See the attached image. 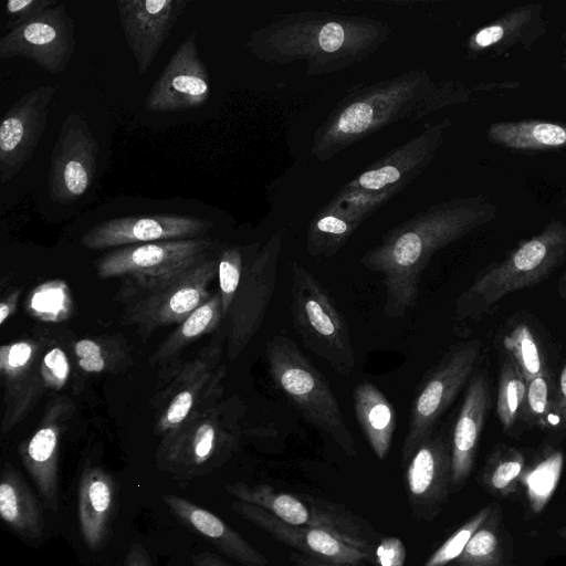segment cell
Wrapping results in <instances>:
<instances>
[{
	"label": "cell",
	"instance_id": "f1b7e54d",
	"mask_svg": "<svg viewBox=\"0 0 566 566\" xmlns=\"http://www.w3.org/2000/svg\"><path fill=\"white\" fill-rule=\"evenodd\" d=\"M489 139L513 150H553L566 147V124L527 119L496 122L488 129Z\"/></svg>",
	"mask_w": 566,
	"mask_h": 566
},
{
	"label": "cell",
	"instance_id": "d6a6232c",
	"mask_svg": "<svg viewBox=\"0 0 566 566\" xmlns=\"http://www.w3.org/2000/svg\"><path fill=\"white\" fill-rule=\"evenodd\" d=\"M24 305L30 316L43 323H62L74 312L71 290L61 279L36 285L28 294Z\"/></svg>",
	"mask_w": 566,
	"mask_h": 566
},
{
	"label": "cell",
	"instance_id": "6da1fadb",
	"mask_svg": "<svg viewBox=\"0 0 566 566\" xmlns=\"http://www.w3.org/2000/svg\"><path fill=\"white\" fill-rule=\"evenodd\" d=\"M496 214L497 207L483 198L457 199L395 229L366 252L361 264L382 276L384 314L403 316L417 302L421 275L432 255Z\"/></svg>",
	"mask_w": 566,
	"mask_h": 566
},
{
	"label": "cell",
	"instance_id": "603a6c76",
	"mask_svg": "<svg viewBox=\"0 0 566 566\" xmlns=\"http://www.w3.org/2000/svg\"><path fill=\"white\" fill-rule=\"evenodd\" d=\"M543 9L541 3H528L505 12L470 36L469 52L501 55L515 46L528 50L546 31Z\"/></svg>",
	"mask_w": 566,
	"mask_h": 566
},
{
	"label": "cell",
	"instance_id": "5bb4252c",
	"mask_svg": "<svg viewBox=\"0 0 566 566\" xmlns=\"http://www.w3.org/2000/svg\"><path fill=\"white\" fill-rule=\"evenodd\" d=\"M75 412L74 402L64 395L52 397L34 432L19 447L22 463L31 476L42 505L59 507V452L67 422Z\"/></svg>",
	"mask_w": 566,
	"mask_h": 566
},
{
	"label": "cell",
	"instance_id": "ffe728a7",
	"mask_svg": "<svg viewBox=\"0 0 566 566\" xmlns=\"http://www.w3.org/2000/svg\"><path fill=\"white\" fill-rule=\"evenodd\" d=\"M186 0H117V12L138 73L145 74L188 6Z\"/></svg>",
	"mask_w": 566,
	"mask_h": 566
},
{
	"label": "cell",
	"instance_id": "7bdbcfd3",
	"mask_svg": "<svg viewBox=\"0 0 566 566\" xmlns=\"http://www.w3.org/2000/svg\"><path fill=\"white\" fill-rule=\"evenodd\" d=\"M345 40V31L338 22H327L319 30L317 42L319 48L327 53H334L340 49Z\"/></svg>",
	"mask_w": 566,
	"mask_h": 566
},
{
	"label": "cell",
	"instance_id": "ac0fdd59",
	"mask_svg": "<svg viewBox=\"0 0 566 566\" xmlns=\"http://www.w3.org/2000/svg\"><path fill=\"white\" fill-rule=\"evenodd\" d=\"M406 485L416 518L433 521L451 492V439L434 431L407 462Z\"/></svg>",
	"mask_w": 566,
	"mask_h": 566
},
{
	"label": "cell",
	"instance_id": "f6af8a7d",
	"mask_svg": "<svg viewBox=\"0 0 566 566\" xmlns=\"http://www.w3.org/2000/svg\"><path fill=\"white\" fill-rule=\"evenodd\" d=\"M123 566H151L146 549L138 543L133 544L129 548Z\"/></svg>",
	"mask_w": 566,
	"mask_h": 566
},
{
	"label": "cell",
	"instance_id": "4fadbf2b",
	"mask_svg": "<svg viewBox=\"0 0 566 566\" xmlns=\"http://www.w3.org/2000/svg\"><path fill=\"white\" fill-rule=\"evenodd\" d=\"M212 247L202 237L120 247L96 261V273L104 280L164 276L208 258Z\"/></svg>",
	"mask_w": 566,
	"mask_h": 566
},
{
	"label": "cell",
	"instance_id": "d590c367",
	"mask_svg": "<svg viewBox=\"0 0 566 566\" xmlns=\"http://www.w3.org/2000/svg\"><path fill=\"white\" fill-rule=\"evenodd\" d=\"M503 345L522 371L526 382L547 369L533 332L526 324H517L503 338Z\"/></svg>",
	"mask_w": 566,
	"mask_h": 566
},
{
	"label": "cell",
	"instance_id": "9c48e42d",
	"mask_svg": "<svg viewBox=\"0 0 566 566\" xmlns=\"http://www.w3.org/2000/svg\"><path fill=\"white\" fill-rule=\"evenodd\" d=\"M224 489L237 500L256 505L285 523L326 530L361 549L375 552L367 538V524L343 505L310 495L275 491L266 484L235 482Z\"/></svg>",
	"mask_w": 566,
	"mask_h": 566
},
{
	"label": "cell",
	"instance_id": "44dd1931",
	"mask_svg": "<svg viewBox=\"0 0 566 566\" xmlns=\"http://www.w3.org/2000/svg\"><path fill=\"white\" fill-rule=\"evenodd\" d=\"M490 387L483 371L474 374L459 410L451 436V489L468 480L475 460L480 436L490 406Z\"/></svg>",
	"mask_w": 566,
	"mask_h": 566
},
{
	"label": "cell",
	"instance_id": "8d00e7d4",
	"mask_svg": "<svg viewBox=\"0 0 566 566\" xmlns=\"http://www.w3.org/2000/svg\"><path fill=\"white\" fill-rule=\"evenodd\" d=\"M495 503L483 506L473 516H471L463 525L451 534L423 563L422 566H448L455 560L465 546L489 518L494 509Z\"/></svg>",
	"mask_w": 566,
	"mask_h": 566
},
{
	"label": "cell",
	"instance_id": "681fc988",
	"mask_svg": "<svg viewBox=\"0 0 566 566\" xmlns=\"http://www.w3.org/2000/svg\"><path fill=\"white\" fill-rule=\"evenodd\" d=\"M556 534L564 541H566V526L556 530Z\"/></svg>",
	"mask_w": 566,
	"mask_h": 566
},
{
	"label": "cell",
	"instance_id": "4dcf8cb0",
	"mask_svg": "<svg viewBox=\"0 0 566 566\" xmlns=\"http://www.w3.org/2000/svg\"><path fill=\"white\" fill-rule=\"evenodd\" d=\"M525 469L522 450L497 444L488 457L480 474V482L493 496L507 499L517 494Z\"/></svg>",
	"mask_w": 566,
	"mask_h": 566
},
{
	"label": "cell",
	"instance_id": "836d02e7",
	"mask_svg": "<svg viewBox=\"0 0 566 566\" xmlns=\"http://www.w3.org/2000/svg\"><path fill=\"white\" fill-rule=\"evenodd\" d=\"M527 382L509 355L503 360L499 376L496 413L504 431L511 430L523 416Z\"/></svg>",
	"mask_w": 566,
	"mask_h": 566
},
{
	"label": "cell",
	"instance_id": "b9f144b4",
	"mask_svg": "<svg viewBox=\"0 0 566 566\" xmlns=\"http://www.w3.org/2000/svg\"><path fill=\"white\" fill-rule=\"evenodd\" d=\"M551 429L566 434V360L562 367L558 382L555 386Z\"/></svg>",
	"mask_w": 566,
	"mask_h": 566
},
{
	"label": "cell",
	"instance_id": "3957f363",
	"mask_svg": "<svg viewBox=\"0 0 566 566\" xmlns=\"http://www.w3.org/2000/svg\"><path fill=\"white\" fill-rule=\"evenodd\" d=\"M565 258L566 222L552 220L472 282L455 302V323L481 318L509 294L545 280Z\"/></svg>",
	"mask_w": 566,
	"mask_h": 566
},
{
	"label": "cell",
	"instance_id": "83f0119b",
	"mask_svg": "<svg viewBox=\"0 0 566 566\" xmlns=\"http://www.w3.org/2000/svg\"><path fill=\"white\" fill-rule=\"evenodd\" d=\"M357 421L374 453L384 460L396 430L395 409L370 381L359 382L353 392Z\"/></svg>",
	"mask_w": 566,
	"mask_h": 566
},
{
	"label": "cell",
	"instance_id": "1f68e13d",
	"mask_svg": "<svg viewBox=\"0 0 566 566\" xmlns=\"http://www.w3.org/2000/svg\"><path fill=\"white\" fill-rule=\"evenodd\" d=\"M76 367L85 374L115 373L130 360V349L117 336L81 338L74 343Z\"/></svg>",
	"mask_w": 566,
	"mask_h": 566
},
{
	"label": "cell",
	"instance_id": "52a82bcc",
	"mask_svg": "<svg viewBox=\"0 0 566 566\" xmlns=\"http://www.w3.org/2000/svg\"><path fill=\"white\" fill-rule=\"evenodd\" d=\"M226 333L218 335L196 357L180 365L151 400L154 430L164 438L197 410L219 401L223 395L226 366L221 363Z\"/></svg>",
	"mask_w": 566,
	"mask_h": 566
},
{
	"label": "cell",
	"instance_id": "e0dca14e",
	"mask_svg": "<svg viewBox=\"0 0 566 566\" xmlns=\"http://www.w3.org/2000/svg\"><path fill=\"white\" fill-rule=\"evenodd\" d=\"M210 77L199 56L197 32L180 43L149 91L145 107L151 112H179L201 107L210 97Z\"/></svg>",
	"mask_w": 566,
	"mask_h": 566
},
{
	"label": "cell",
	"instance_id": "f907efd6",
	"mask_svg": "<svg viewBox=\"0 0 566 566\" xmlns=\"http://www.w3.org/2000/svg\"><path fill=\"white\" fill-rule=\"evenodd\" d=\"M564 38H565V60H564V64L566 65V31H565Z\"/></svg>",
	"mask_w": 566,
	"mask_h": 566
},
{
	"label": "cell",
	"instance_id": "8fae6325",
	"mask_svg": "<svg viewBox=\"0 0 566 566\" xmlns=\"http://www.w3.org/2000/svg\"><path fill=\"white\" fill-rule=\"evenodd\" d=\"M74 50V21L64 3L48 9L0 39V59H28L53 75L65 71Z\"/></svg>",
	"mask_w": 566,
	"mask_h": 566
},
{
	"label": "cell",
	"instance_id": "ee69618b",
	"mask_svg": "<svg viewBox=\"0 0 566 566\" xmlns=\"http://www.w3.org/2000/svg\"><path fill=\"white\" fill-rule=\"evenodd\" d=\"M21 289L10 291L0 302V325H3L17 311Z\"/></svg>",
	"mask_w": 566,
	"mask_h": 566
},
{
	"label": "cell",
	"instance_id": "277c9868",
	"mask_svg": "<svg viewBox=\"0 0 566 566\" xmlns=\"http://www.w3.org/2000/svg\"><path fill=\"white\" fill-rule=\"evenodd\" d=\"M218 259L206 258L181 271L158 277H123L115 298L125 305L123 324L137 326L140 335L182 323L213 294Z\"/></svg>",
	"mask_w": 566,
	"mask_h": 566
},
{
	"label": "cell",
	"instance_id": "5b68a950",
	"mask_svg": "<svg viewBox=\"0 0 566 566\" xmlns=\"http://www.w3.org/2000/svg\"><path fill=\"white\" fill-rule=\"evenodd\" d=\"M265 353L271 379L304 419L331 437L347 455H356L354 438L334 392L297 344L275 335L268 342Z\"/></svg>",
	"mask_w": 566,
	"mask_h": 566
},
{
	"label": "cell",
	"instance_id": "2e32d148",
	"mask_svg": "<svg viewBox=\"0 0 566 566\" xmlns=\"http://www.w3.org/2000/svg\"><path fill=\"white\" fill-rule=\"evenodd\" d=\"M59 85L33 88L20 97L0 124V182L20 172L32 157L46 126L50 104Z\"/></svg>",
	"mask_w": 566,
	"mask_h": 566
},
{
	"label": "cell",
	"instance_id": "7dc6e473",
	"mask_svg": "<svg viewBox=\"0 0 566 566\" xmlns=\"http://www.w3.org/2000/svg\"><path fill=\"white\" fill-rule=\"evenodd\" d=\"M193 566H229L217 555L209 552H200L192 557Z\"/></svg>",
	"mask_w": 566,
	"mask_h": 566
},
{
	"label": "cell",
	"instance_id": "f35d334b",
	"mask_svg": "<svg viewBox=\"0 0 566 566\" xmlns=\"http://www.w3.org/2000/svg\"><path fill=\"white\" fill-rule=\"evenodd\" d=\"M244 264L243 253L239 247H227L218 258L219 293L224 321L239 289Z\"/></svg>",
	"mask_w": 566,
	"mask_h": 566
},
{
	"label": "cell",
	"instance_id": "4316f807",
	"mask_svg": "<svg viewBox=\"0 0 566 566\" xmlns=\"http://www.w3.org/2000/svg\"><path fill=\"white\" fill-rule=\"evenodd\" d=\"M0 515L22 537L38 539L43 534L44 517L40 501L9 462H4L1 472Z\"/></svg>",
	"mask_w": 566,
	"mask_h": 566
},
{
	"label": "cell",
	"instance_id": "7402d4cb",
	"mask_svg": "<svg viewBox=\"0 0 566 566\" xmlns=\"http://www.w3.org/2000/svg\"><path fill=\"white\" fill-rule=\"evenodd\" d=\"M70 375L71 361L67 353L51 342L25 374L13 395L4 401L2 432L6 433L20 423L44 394L61 390Z\"/></svg>",
	"mask_w": 566,
	"mask_h": 566
},
{
	"label": "cell",
	"instance_id": "ba28073f",
	"mask_svg": "<svg viewBox=\"0 0 566 566\" xmlns=\"http://www.w3.org/2000/svg\"><path fill=\"white\" fill-rule=\"evenodd\" d=\"M480 353L479 340L458 344L423 375L410 408L401 448L402 464H407L418 447L436 431L438 420L469 384Z\"/></svg>",
	"mask_w": 566,
	"mask_h": 566
},
{
	"label": "cell",
	"instance_id": "30bf717a",
	"mask_svg": "<svg viewBox=\"0 0 566 566\" xmlns=\"http://www.w3.org/2000/svg\"><path fill=\"white\" fill-rule=\"evenodd\" d=\"M281 234L253 253L226 318L228 358L234 360L259 331L272 300L281 252Z\"/></svg>",
	"mask_w": 566,
	"mask_h": 566
},
{
	"label": "cell",
	"instance_id": "c3c4849f",
	"mask_svg": "<svg viewBox=\"0 0 566 566\" xmlns=\"http://www.w3.org/2000/svg\"><path fill=\"white\" fill-rule=\"evenodd\" d=\"M557 293L562 298L566 300V270L560 275L557 283Z\"/></svg>",
	"mask_w": 566,
	"mask_h": 566
},
{
	"label": "cell",
	"instance_id": "ab89813d",
	"mask_svg": "<svg viewBox=\"0 0 566 566\" xmlns=\"http://www.w3.org/2000/svg\"><path fill=\"white\" fill-rule=\"evenodd\" d=\"M56 4H59L56 0H9L4 7L6 28L10 31L38 18Z\"/></svg>",
	"mask_w": 566,
	"mask_h": 566
},
{
	"label": "cell",
	"instance_id": "74e56055",
	"mask_svg": "<svg viewBox=\"0 0 566 566\" xmlns=\"http://www.w3.org/2000/svg\"><path fill=\"white\" fill-rule=\"evenodd\" d=\"M555 387L548 370L527 382L523 417L541 429H551Z\"/></svg>",
	"mask_w": 566,
	"mask_h": 566
},
{
	"label": "cell",
	"instance_id": "7a4b0ae2",
	"mask_svg": "<svg viewBox=\"0 0 566 566\" xmlns=\"http://www.w3.org/2000/svg\"><path fill=\"white\" fill-rule=\"evenodd\" d=\"M244 403L237 397L206 406L160 439L158 470L176 481H191L222 467L239 450Z\"/></svg>",
	"mask_w": 566,
	"mask_h": 566
},
{
	"label": "cell",
	"instance_id": "d4e9b609",
	"mask_svg": "<svg viewBox=\"0 0 566 566\" xmlns=\"http://www.w3.org/2000/svg\"><path fill=\"white\" fill-rule=\"evenodd\" d=\"M114 479L99 467H87L78 483L77 516L82 537L88 548L99 549L109 533L115 507Z\"/></svg>",
	"mask_w": 566,
	"mask_h": 566
},
{
	"label": "cell",
	"instance_id": "bcb514c9",
	"mask_svg": "<svg viewBox=\"0 0 566 566\" xmlns=\"http://www.w3.org/2000/svg\"><path fill=\"white\" fill-rule=\"evenodd\" d=\"M290 559L294 563L295 566H353L325 562L302 553H291Z\"/></svg>",
	"mask_w": 566,
	"mask_h": 566
},
{
	"label": "cell",
	"instance_id": "60d3db41",
	"mask_svg": "<svg viewBox=\"0 0 566 566\" xmlns=\"http://www.w3.org/2000/svg\"><path fill=\"white\" fill-rule=\"evenodd\" d=\"M375 559L379 566H403L406 548L398 537L382 538L375 549Z\"/></svg>",
	"mask_w": 566,
	"mask_h": 566
},
{
	"label": "cell",
	"instance_id": "f546056e",
	"mask_svg": "<svg viewBox=\"0 0 566 566\" xmlns=\"http://www.w3.org/2000/svg\"><path fill=\"white\" fill-rule=\"evenodd\" d=\"M503 513L495 503L489 518L472 536L461 555L448 566H512Z\"/></svg>",
	"mask_w": 566,
	"mask_h": 566
},
{
	"label": "cell",
	"instance_id": "484cf974",
	"mask_svg": "<svg viewBox=\"0 0 566 566\" xmlns=\"http://www.w3.org/2000/svg\"><path fill=\"white\" fill-rule=\"evenodd\" d=\"M224 321L219 291L196 308L177 328L157 347L149 357V363L159 366L163 377L168 380L180 367L181 353L190 344L214 332Z\"/></svg>",
	"mask_w": 566,
	"mask_h": 566
},
{
	"label": "cell",
	"instance_id": "7c38bea8",
	"mask_svg": "<svg viewBox=\"0 0 566 566\" xmlns=\"http://www.w3.org/2000/svg\"><path fill=\"white\" fill-rule=\"evenodd\" d=\"M99 147L85 118L70 114L64 119L52 151L49 193L53 201L71 203L93 185Z\"/></svg>",
	"mask_w": 566,
	"mask_h": 566
},
{
	"label": "cell",
	"instance_id": "d6986e66",
	"mask_svg": "<svg viewBox=\"0 0 566 566\" xmlns=\"http://www.w3.org/2000/svg\"><path fill=\"white\" fill-rule=\"evenodd\" d=\"M231 509L275 541L307 556L353 566L374 562L375 552L361 549L326 530L285 523L268 511L239 500L231 503Z\"/></svg>",
	"mask_w": 566,
	"mask_h": 566
},
{
	"label": "cell",
	"instance_id": "8992f818",
	"mask_svg": "<svg viewBox=\"0 0 566 566\" xmlns=\"http://www.w3.org/2000/svg\"><path fill=\"white\" fill-rule=\"evenodd\" d=\"M291 317L304 346L342 376L355 366L348 324L333 297L297 262L291 264Z\"/></svg>",
	"mask_w": 566,
	"mask_h": 566
},
{
	"label": "cell",
	"instance_id": "cb8c5ba5",
	"mask_svg": "<svg viewBox=\"0 0 566 566\" xmlns=\"http://www.w3.org/2000/svg\"><path fill=\"white\" fill-rule=\"evenodd\" d=\"M163 500L179 521L229 557L245 566L268 565V559L262 553L210 511L175 494H166Z\"/></svg>",
	"mask_w": 566,
	"mask_h": 566
},
{
	"label": "cell",
	"instance_id": "9a60e30c",
	"mask_svg": "<svg viewBox=\"0 0 566 566\" xmlns=\"http://www.w3.org/2000/svg\"><path fill=\"white\" fill-rule=\"evenodd\" d=\"M213 223L185 214L156 213L108 219L87 230L81 243L91 250L201 238Z\"/></svg>",
	"mask_w": 566,
	"mask_h": 566
},
{
	"label": "cell",
	"instance_id": "e575fe53",
	"mask_svg": "<svg viewBox=\"0 0 566 566\" xmlns=\"http://www.w3.org/2000/svg\"><path fill=\"white\" fill-rule=\"evenodd\" d=\"M562 465V457L555 453L530 469L525 467L521 488L533 514H539L551 501L559 481Z\"/></svg>",
	"mask_w": 566,
	"mask_h": 566
}]
</instances>
